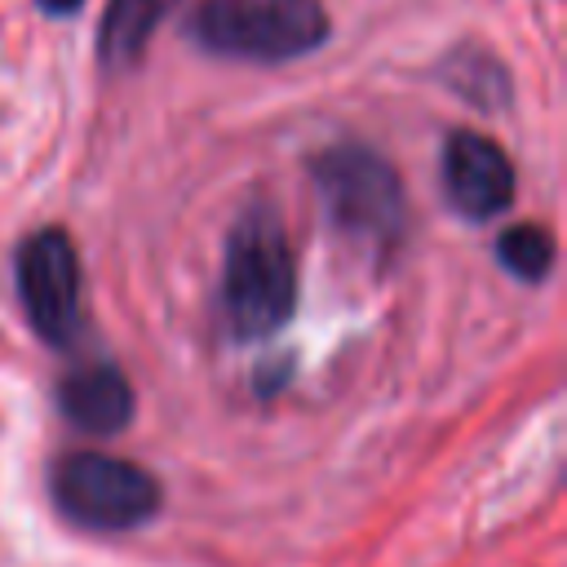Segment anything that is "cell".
I'll return each mask as SVG.
<instances>
[{
  "mask_svg": "<svg viewBox=\"0 0 567 567\" xmlns=\"http://www.w3.org/2000/svg\"><path fill=\"white\" fill-rule=\"evenodd\" d=\"M297 301V266L275 208L252 204L230 239H226V270H221V306L235 337L257 341L288 323Z\"/></svg>",
  "mask_w": 567,
  "mask_h": 567,
  "instance_id": "6da1fadb",
  "label": "cell"
},
{
  "mask_svg": "<svg viewBox=\"0 0 567 567\" xmlns=\"http://www.w3.org/2000/svg\"><path fill=\"white\" fill-rule=\"evenodd\" d=\"M310 177L337 230L368 248H394L408 226V195L399 173L368 146L341 142L310 159Z\"/></svg>",
  "mask_w": 567,
  "mask_h": 567,
  "instance_id": "7a4b0ae2",
  "label": "cell"
},
{
  "mask_svg": "<svg viewBox=\"0 0 567 567\" xmlns=\"http://www.w3.org/2000/svg\"><path fill=\"white\" fill-rule=\"evenodd\" d=\"M190 35L221 58L288 62L328 40V13L319 0H204Z\"/></svg>",
  "mask_w": 567,
  "mask_h": 567,
  "instance_id": "3957f363",
  "label": "cell"
},
{
  "mask_svg": "<svg viewBox=\"0 0 567 567\" xmlns=\"http://www.w3.org/2000/svg\"><path fill=\"white\" fill-rule=\"evenodd\" d=\"M53 501L89 532H124L159 509V483L111 452H66L53 465Z\"/></svg>",
  "mask_w": 567,
  "mask_h": 567,
  "instance_id": "277c9868",
  "label": "cell"
},
{
  "mask_svg": "<svg viewBox=\"0 0 567 567\" xmlns=\"http://www.w3.org/2000/svg\"><path fill=\"white\" fill-rule=\"evenodd\" d=\"M18 297L49 346H71L80 328V261L62 230H35L18 248Z\"/></svg>",
  "mask_w": 567,
  "mask_h": 567,
  "instance_id": "5b68a950",
  "label": "cell"
},
{
  "mask_svg": "<svg viewBox=\"0 0 567 567\" xmlns=\"http://www.w3.org/2000/svg\"><path fill=\"white\" fill-rule=\"evenodd\" d=\"M443 190H447L456 213H465L470 221H487V217L509 208L514 168L492 137L461 128L443 146Z\"/></svg>",
  "mask_w": 567,
  "mask_h": 567,
  "instance_id": "8992f818",
  "label": "cell"
},
{
  "mask_svg": "<svg viewBox=\"0 0 567 567\" xmlns=\"http://www.w3.org/2000/svg\"><path fill=\"white\" fill-rule=\"evenodd\" d=\"M58 408L75 430L102 439V434H120L133 421V390L120 368L89 363L58 385Z\"/></svg>",
  "mask_w": 567,
  "mask_h": 567,
  "instance_id": "52a82bcc",
  "label": "cell"
},
{
  "mask_svg": "<svg viewBox=\"0 0 567 567\" xmlns=\"http://www.w3.org/2000/svg\"><path fill=\"white\" fill-rule=\"evenodd\" d=\"M173 0H111L106 18H102V62L106 66H133L142 58V49L151 44V35L159 31V22L168 18Z\"/></svg>",
  "mask_w": 567,
  "mask_h": 567,
  "instance_id": "ba28073f",
  "label": "cell"
},
{
  "mask_svg": "<svg viewBox=\"0 0 567 567\" xmlns=\"http://www.w3.org/2000/svg\"><path fill=\"white\" fill-rule=\"evenodd\" d=\"M496 257L509 275H518L523 284H536L554 266V235L545 226H514L496 239Z\"/></svg>",
  "mask_w": 567,
  "mask_h": 567,
  "instance_id": "9c48e42d",
  "label": "cell"
},
{
  "mask_svg": "<svg viewBox=\"0 0 567 567\" xmlns=\"http://www.w3.org/2000/svg\"><path fill=\"white\" fill-rule=\"evenodd\" d=\"M447 80L461 97H470L474 106H501L509 93V80H505V66L487 53H452V66H447Z\"/></svg>",
  "mask_w": 567,
  "mask_h": 567,
  "instance_id": "30bf717a",
  "label": "cell"
},
{
  "mask_svg": "<svg viewBox=\"0 0 567 567\" xmlns=\"http://www.w3.org/2000/svg\"><path fill=\"white\" fill-rule=\"evenodd\" d=\"M80 4H84V0H40L44 13H75Z\"/></svg>",
  "mask_w": 567,
  "mask_h": 567,
  "instance_id": "8fae6325",
  "label": "cell"
}]
</instances>
